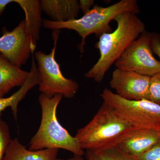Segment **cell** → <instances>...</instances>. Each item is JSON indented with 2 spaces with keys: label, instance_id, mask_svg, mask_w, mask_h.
Listing matches in <instances>:
<instances>
[{
  "label": "cell",
  "instance_id": "cell-1",
  "mask_svg": "<svg viewBox=\"0 0 160 160\" xmlns=\"http://www.w3.org/2000/svg\"><path fill=\"white\" fill-rule=\"evenodd\" d=\"M116 29L109 33L103 34L98 38L95 48L99 51L100 58L85 77L98 83L104 79L106 72L119 58L126 49L140 35L145 32L146 27L137 14L126 12L114 19Z\"/></svg>",
  "mask_w": 160,
  "mask_h": 160
},
{
  "label": "cell",
  "instance_id": "cell-2",
  "mask_svg": "<svg viewBox=\"0 0 160 160\" xmlns=\"http://www.w3.org/2000/svg\"><path fill=\"white\" fill-rule=\"evenodd\" d=\"M140 11L136 0H121L108 7L95 5L82 17L68 22H56L43 19L42 26L52 30L67 29L77 32L82 38L78 48L80 52L82 53L88 36L94 34L99 38L104 33L111 32L112 29L109 24L118 15L126 12L138 14Z\"/></svg>",
  "mask_w": 160,
  "mask_h": 160
},
{
  "label": "cell",
  "instance_id": "cell-3",
  "mask_svg": "<svg viewBox=\"0 0 160 160\" xmlns=\"http://www.w3.org/2000/svg\"><path fill=\"white\" fill-rule=\"evenodd\" d=\"M63 97L61 94L52 98L43 93L40 95L42 118L38 131L29 143V150L60 149L81 156L85 153L76 138L71 136L58 121L57 110Z\"/></svg>",
  "mask_w": 160,
  "mask_h": 160
},
{
  "label": "cell",
  "instance_id": "cell-4",
  "mask_svg": "<svg viewBox=\"0 0 160 160\" xmlns=\"http://www.w3.org/2000/svg\"><path fill=\"white\" fill-rule=\"evenodd\" d=\"M132 126L114 109L103 102L92 119L78 129L75 137L83 150L96 151L115 145Z\"/></svg>",
  "mask_w": 160,
  "mask_h": 160
},
{
  "label": "cell",
  "instance_id": "cell-5",
  "mask_svg": "<svg viewBox=\"0 0 160 160\" xmlns=\"http://www.w3.org/2000/svg\"><path fill=\"white\" fill-rule=\"evenodd\" d=\"M106 104L132 127L160 132V106L148 100L132 101L105 88L101 94Z\"/></svg>",
  "mask_w": 160,
  "mask_h": 160
},
{
  "label": "cell",
  "instance_id": "cell-6",
  "mask_svg": "<svg viewBox=\"0 0 160 160\" xmlns=\"http://www.w3.org/2000/svg\"><path fill=\"white\" fill-rule=\"evenodd\" d=\"M54 32V46L51 52L46 54L39 51L33 53L40 76L39 90L49 98L61 94L66 98H72L78 90V84L74 80L66 78L63 75L60 65L55 59L59 30Z\"/></svg>",
  "mask_w": 160,
  "mask_h": 160
},
{
  "label": "cell",
  "instance_id": "cell-7",
  "mask_svg": "<svg viewBox=\"0 0 160 160\" xmlns=\"http://www.w3.org/2000/svg\"><path fill=\"white\" fill-rule=\"evenodd\" d=\"M152 32L145 31L114 63L117 69L151 77L160 72V62L153 56Z\"/></svg>",
  "mask_w": 160,
  "mask_h": 160
},
{
  "label": "cell",
  "instance_id": "cell-8",
  "mask_svg": "<svg viewBox=\"0 0 160 160\" xmlns=\"http://www.w3.org/2000/svg\"><path fill=\"white\" fill-rule=\"evenodd\" d=\"M0 37V54L14 66L21 68L36 50L35 44L26 29L25 20L11 31L2 29Z\"/></svg>",
  "mask_w": 160,
  "mask_h": 160
},
{
  "label": "cell",
  "instance_id": "cell-9",
  "mask_svg": "<svg viewBox=\"0 0 160 160\" xmlns=\"http://www.w3.org/2000/svg\"><path fill=\"white\" fill-rule=\"evenodd\" d=\"M151 77L116 69L112 72L109 86L116 94L128 100H149V87Z\"/></svg>",
  "mask_w": 160,
  "mask_h": 160
},
{
  "label": "cell",
  "instance_id": "cell-10",
  "mask_svg": "<svg viewBox=\"0 0 160 160\" xmlns=\"http://www.w3.org/2000/svg\"><path fill=\"white\" fill-rule=\"evenodd\" d=\"M159 142L160 132L132 126L119 138L115 145L124 152L136 157Z\"/></svg>",
  "mask_w": 160,
  "mask_h": 160
},
{
  "label": "cell",
  "instance_id": "cell-11",
  "mask_svg": "<svg viewBox=\"0 0 160 160\" xmlns=\"http://www.w3.org/2000/svg\"><path fill=\"white\" fill-rule=\"evenodd\" d=\"M42 11L51 21L66 22L78 19L80 11L77 0H42Z\"/></svg>",
  "mask_w": 160,
  "mask_h": 160
},
{
  "label": "cell",
  "instance_id": "cell-12",
  "mask_svg": "<svg viewBox=\"0 0 160 160\" xmlns=\"http://www.w3.org/2000/svg\"><path fill=\"white\" fill-rule=\"evenodd\" d=\"M58 149L30 150L17 138L10 140L2 160H62L58 158Z\"/></svg>",
  "mask_w": 160,
  "mask_h": 160
},
{
  "label": "cell",
  "instance_id": "cell-13",
  "mask_svg": "<svg viewBox=\"0 0 160 160\" xmlns=\"http://www.w3.org/2000/svg\"><path fill=\"white\" fill-rule=\"evenodd\" d=\"M40 83V79L34 54H32L31 69L26 82L20 89L8 98H0V114L7 108H10L12 115L17 120L18 106L21 101L25 98L26 95L31 89Z\"/></svg>",
  "mask_w": 160,
  "mask_h": 160
},
{
  "label": "cell",
  "instance_id": "cell-14",
  "mask_svg": "<svg viewBox=\"0 0 160 160\" xmlns=\"http://www.w3.org/2000/svg\"><path fill=\"white\" fill-rule=\"evenodd\" d=\"M29 75V72L12 65L0 54V98L14 87L22 86Z\"/></svg>",
  "mask_w": 160,
  "mask_h": 160
},
{
  "label": "cell",
  "instance_id": "cell-15",
  "mask_svg": "<svg viewBox=\"0 0 160 160\" xmlns=\"http://www.w3.org/2000/svg\"><path fill=\"white\" fill-rule=\"evenodd\" d=\"M23 9L25 14V22L27 33L33 42H37L40 38L41 27L42 26V6L39 0H14Z\"/></svg>",
  "mask_w": 160,
  "mask_h": 160
},
{
  "label": "cell",
  "instance_id": "cell-16",
  "mask_svg": "<svg viewBox=\"0 0 160 160\" xmlns=\"http://www.w3.org/2000/svg\"><path fill=\"white\" fill-rule=\"evenodd\" d=\"M94 152L101 160H135L134 156L124 152L115 145Z\"/></svg>",
  "mask_w": 160,
  "mask_h": 160
},
{
  "label": "cell",
  "instance_id": "cell-17",
  "mask_svg": "<svg viewBox=\"0 0 160 160\" xmlns=\"http://www.w3.org/2000/svg\"><path fill=\"white\" fill-rule=\"evenodd\" d=\"M11 140L9 125L0 114V160H2Z\"/></svg>",
  "mask_w": 160,
  "mask_h": 160
},
{
  "label": "cell",
  "instance_id": "cell-18",
  "mask_svg": "<svg viewBox=\"0 0 160 160\" xmlns=\"http://www.w3.org/2000/svg\"><path fill=\"white\" fill-rule=\"evenodd\" d=\"M149 100L160 106V72L151 77Z\"/></svg>",
  "mask_w": 160,
  "mask_h": 160
},
{
  "label": "cell",
  "instance_id": "cell-19",
  "mask_svg": "<svg viewBox=\"0 0 160 160\" xmlns=\"http://www.w3.org/2000/svg\"><path fill=\"white\" fill-rule=\"evenodd\" d=\"M135 160H160V142L143 153L135 157Z\"/></svg>",
  "mask_w": 160,
  "mask_h": 160
},
{
  "label": "cell",
  "instance_id": "cell-20",
  "mask_svg": "<svg viewBox=\"0 0 160 160\" xmlns=\"http://www.w3.org/2000/svg\"><path fill=\"white\" fill-rule=\"evenodd\" d=\"M151 43L152 52L157 55L160 62V34L152 32Z\"/></svg>",
  "mask_w": 160,
  "mask_h": 160
},
{
  "label": "cell",
  "instance_id": "cell-21",
  "mask_svg": "<svg viewBox=\"0 0 160 160\" xmlns=\"http://www.w3.org/2000/svg\"><path fill=\"white\" fill-rule=\"evenodd\" d=\"M80 10L83 14H85L91 10V7L94 6L93 0H80L79 1Z\"/></svg>",
  "mask_w": 160,
  "mask_h": 160
},
{
  "label": "cell",
  "instance_id": "cell-22",
  "mask_svg": "<svg viewBox=\"0 0 160 160\" xmlns=\"http://www.w3.org/2000/svg\"><path fill=\"white\" fill-rule=\"evenodd\" d=\"M86 157L87 160H101L96 152L91 150H86Z\"/></svg>",
  "mask_w": 160,
  "mask_h": 160
},
{
  "label": "cell",
  "instance_id": "cell-23",
  "mask_svg": "<svg viewBox=\"0 0 160 160\" xmlns=\"http://www.w3.org/2000/svg\"><path fill=\"white\" fill-rule=\"evenodd\" d=\"M12 2H14V0H0V16L2 14L7 5Z\"/></svg>",
  "mask_w": 160,
  "mask_h": 160
},
{
  "label": "cell",
  "instance_id": "cell-24",
  "mask_svg": "<svg viewBox=\"0 0 160 160\" xmlns=\"http://www.w3.org/2000/svg\"><path fill=\"white\" fill-rule=\"evenodd\" d=\"M62 160H85L83 158L82 156H81L77 155H74L72 158H70L67 159Z\"/></svg>",
  "mask_w": 160,
  "mask_h": 160
}]
</instances>
